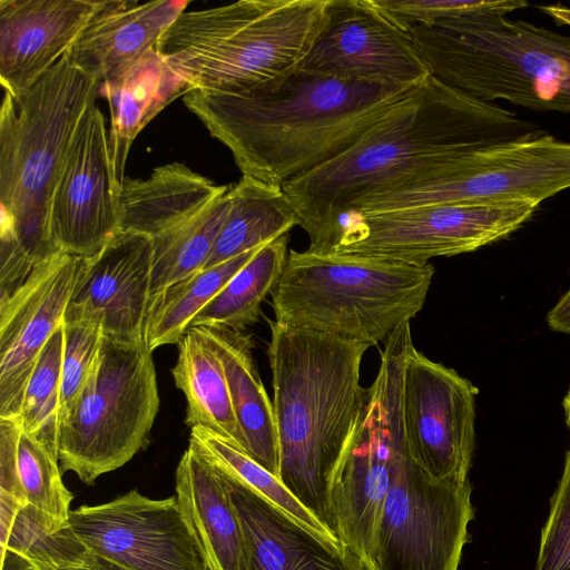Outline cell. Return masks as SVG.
Here are the masks:
<instances>
[{
    "mask_svg": "<svg viewBox=\"0 0 570 570\" xmlns=\"http://www.w3.org/2000/svg\"><path fill=\"white\" fill-rule=\"evenodd\" d=\"M219 357L245 453L276 478L279 450L273 403L253 358L254 342L245 331L196 327Z\"/></svg>",
    "mask_w": 570,
    "mask_h": 570,
    "instance_id": "cell-25",
    "label": "cell"
},
{
    "mask_svg": "<svg viewBox=\"0 0 570 570\" xmlns=\"http://www.w3.org/2000/svg\"><path fill=\"white\" fill-rule=\"evenodd\" d=\"M413 343L410 322L385 341L379 373L365 389L352 433L330 483L334 531L368 570L386 497L405 460L401 391L404 358Z\"/></svg>",
    "mask_w": 570,
    "mask_h": 570,
    "instance_id": "cell-8",
    "label": "cell"
},
{
    "mask_svg": "<svg viewBox=\"0 0 570 570\" xmlns=\"http://www.w3.org/2000/svg\"><path fill=\"white\" fill-rule=\"evenodd\" d=\"M328 0H240L184 11L156 50L193 90L240 95L298 67Z\"/></svg>",
    "mask_w": 570,
    "mask_h": 570,
    "instance_id": "cell-6",
    "label": "cell"
},
{
    "mask_svg": "<svg viewBox=\"0 0 570 570\" xmlns=\"http://www.w3.org/2000/svg\"><path fill=\"white\" fill-rule=\"evenodd\" d=\"M151 271L153 239L119 230L100 252L82 258L66 311L99 315L104 337L139 345L146 341Z\"/></svg>",
    "mask_w": 570,
    "mask_h": 570,
    "instance_id": "cell-18",
    "label": "cell"
},
{
    "mask_svg": "<svg viewBox=\"0 0 570 570\" xmlns=\"http://www.w3.org/2000/svg\"><path fill=\"white\" fill-rule=\"evenodd\" d=\"M101 83L109 104V146L119 190L126 177L128 154L138 134L171 101L193 89L165 62L156 48L147 51L118 78Z\"/></svg>",
    "mask_w": 570,
    "mask_h": 570,
    "instance_id": "cell-24",
    "label": "cell"
},
{
    "mask_svg": "<svg viewBox=\"0 0 570 570\" xmlns=\"http://www.w3.org/2000/svg\"><path fill=\"white\" fill-rule=\"evenodd\" d=\"M471 493L469 481H432L407 456L385 500L374 570H459Z\"/></svg>",
    "mask_w": 570,
    "mask_h": 570,
    "instance_id": "cell-12",
    "label": "cell"
},
{
    "mask_svg": "<svg viewBox=\"0 0 570 570\" xmlns=\"http://www.w3.org/2000/svg\"><path fill=\"white\" fill-rule=\"evenodd\" d=\"M431 75L474 99L570 112V37L475 10L406 27Z\"/></svg>",
    "mask_w": 570,
    "mask_h": 570,
    "instance_id": "cell-5",
    "label": "cell"
},
{
    "mask_svg": "<svg viewBox=\"0 0 570 570\" xmlns=\"http://www.w3.org/2000/svg\"><path fill=\"white\" fill-rule=\"evenodd\" d=\"M220 473L240 523L246 570H368L344 544L317 535Z\"/></svg>",
    "mask_w": 570,
    "mask_h": 570,
    "instance_id": "cell-20",
    "label": "cell"
},
{
    "mask_svg": "<svg viewBox=\"0 0 570 570\" xmlns=\"http://www.w3.org/2000/svg\"><path fill=\"white\" fill-rule=\"evenodd\" d=\"M434 266L291 249L271 292L275 322L375 345L423 308Z\"/></svg>",
    "mask_w": 570,
    "mask_h": 570,
    "instance_id": "cell-7",
    "label": "cell"
},
{
    "mask_svg": "<svg viewBox=\"0 0 570 570\" xmlns=\"http://www.w3.org/2000/svg\"><path fill=\"white\" fill-rule=\"evenodd\" d=\"M82 257L58 252L0 299V419H17L41 351L61 327Z\"/></svg>",
    "mask_w": 570,
    "mask_h": 570,
    "instance_id": "cell-17",
    "label": "cell"
},
{
    "mask_svg": "<svg viewBox=\"0 0 570 570\" xmlns=\"http://www.w3.org/2000/svg\"><path fill=\"white\" fill-rule=\"evenodd\" d=\"M261 247L202 269L150 296L145 326L149 348L154 352L160 346L177 344L195 316Z\"/></svg>",
    "mask_w": 570,
    "mask_h": 570,
    "instance_id": "cell-30",
    "label": "cell"
},
{
    "mask_svg": "<svg viewBox=\"0 0 570 570\" xmlns=\"http://www.w3.org/2000/svg\"><path fill=\"white\" fill-rule=\"evenodd\" d=\"M176 499L213 570H246L242 528L223 475L190 444L176 470Z\"/></svg>",
    "mask_w": 570,
    "mask_h": 570,
    "instance_id": "cell-23",
    "label": "cell"
},
{
    "mask_svg": "<svg viewBox=\"0 0 570 570\" xmlns=\"http://www.w3.org/2000/svg\"><path fill=\"white\" fill-rule=\"evenodd\" d=\"M415 87L341 79L298 66L240 95L190 90L183 101L230 150L243 176L283 187L348 149Z\"/></svg>",
    "mask_w": 570,
    "mask_h": 570,
    "instance_id": "cell-2",
    "label": "cell"
},
{
    "mask_svg": "<svg viewBox=\"0 0 570 570\" xmlns=\"http://www.w3.org/2000/svg\"><path fill=\"white\" fill-rule=\"evenodd\" d=\"M116 185L105 117L94 102L68 149L49 208L59 252L89 258L119 230Z\"/></svg>",
    "mask_w": 570,
    "mask_h": 570,
    "instance_id": "cell-16",
    "label": "cell"
},
{
    "mask_svg": "<svg viewBox=\"0 0 570 570\" xmlns=\"http://www.w3.org/2000/svg\"><path fill=\"white\" fill-rule=\"evenodd\" d=\"M539 130L431 75L348 149L282 188L309 237L308 249L328 252L342 234V218L363 196L461 154Z\"/></svg>",
    "mask_w": 570,
    "mask_h": 570,
    "instance_id": "cell-1",
    "label": "cell"
},
{
    "mask_svg": "<svg viewBox=\"0 0 570 570\" xmlns=\"http://www.w3.org/2000/svg\"><path fill=\"white\" fill-rule=\"evenodd\" d=\"M529 202L430 204L355 215L328 252L425 265L509 237L537 213Z\"/></svg>",
    "mask_w": 570,
    "mask_h": 570,
    "instance_id": "cell-11",
    "label": "cell"
},
{
    "mask_svg": "<svg viewBox=\"0 0 570 570\" xmlns=\"http://www.w3.org/2000/svg\"><path fill=\"white\" fill-rule=\"evenodd\" d=\"M478 393L453 368L431 361L413 343L407 347L401 391L405 445L432 481H469Z\"/></svg>",
    "mask_w": 570,
    "mask_h": 570,
    "instance_id": "cell-13",
    "label": "cell"
},
{
    "mask_svg": "<svg viewBox=\"0 0 570 570\" xmlns=\"http://www.w3.org/2000/svg\"><path fill=\"white\" fill-rule=\"evenodd\" d=\"M26 505L17 498L0 491V543L3 548L14 523L18 512Z\"/></svg>",
    "mask_w": 570,
    "mask_h": 570,
    "instance_id": "cell-39",
    "label": "cell"
},
{
    "mask_svg": "<svg viewBox=\"0 0 570 570\" xmlns=\"http://www.w3.org/2000/svg\"><path fill=\"white\" fill-rule=\"evenodd\" d=\"M69 524L94 553L128 570H213L177 499L131 490L69 513Z\"/></svg>",
    "mask_w": 570,
    "mask_h": 570,
    "instance_id": "cell-14",
    "label": "cell"
},
{
    "mask_svg": "<svg viewBox=\"0 0 570 570\" xmlns=\"http://www.w3.org/2000/svg\"><path fill=\"white\" fill-rule=\"evenodd\" d=\"M301 68L341 79L410 88L431 76L410 32L375 0H328Z\"/></svg>",
    "mask_w": 570,
    "mask_h": 570,
    "instance_id": "cell-15",
    "label": "cell"
},
{
    "mask_svg": "<svg viewBox=\"0 0 570 570\" xmlns=\"http://www.w3.org/2000/svg\"><path fill=\"white\" fill-rule=\"evenodd\" d=\"M228 193L229 210L203 269L261 247L297 225L282 187L242 176Z\"/></svg>",
    "mask_w": 570,
    "mask_h": 570,
    "instance_id": "cell-27",
    "label": "cell"
},
{
    "mask_svg": "<svg viewBox=\"0 0 570 570\" xmlns=\"http://www.w3.org/2000/svg\"><path fill=\"white\" fill-rule=\"evenodd\" d=\"M228 191L197 216L151 238V296L204 268L229 210Z\"/></svg>",
    "mask_w": 570,
    "mask_h": 570,
    "instance_id": "cell-31",
    "label": "cell"
},
{
    "mask_svg": "<svg viewBox=\"0 0 570 570\" xmlns=\"http://www.w3.org/2000/svg\"><path fill=\"white\" fill-rule=\"evenodd\" d=\"M62 328L50 337L28 380L18 415L22 430L58 455L61 413Z\"/></svg>",
    "mask_w": 570,
    "mask_h": 570,
    "instance_id": "cell-33",
    "label": "cell"
},
{
    "mask_svg": "<svg viewBox=\"0 0 570 570\" xmlns=\"http://www.w3.org/2000/svg\"><path fill=\"white\" fill-rule=\"evenodd\" d=\"M547 323L554 332L570 334V288L561 295L549 311Z\"/></svg>",
    "mask_w": 570,
    "mask_h": 570,
    "instance_id": "cell-40",
    "label": "cell"
},
{
    "mask_svg": "<svg viewBox=\"0 0 570 570\" xmlns=\"http://www.w3.org/2000/svg\"><path fill=\"white\" fill-rule=\"evenodd\" d=\"M570 188V141L539 130L461 154L426 173L372 191L355 215L430 204L543 200Z\"/></svg>",
    "mask_w": 570,
    "mask_h": 570,
    "instance_id": "cell-10",
    "label": "cell"
},
{
    "mask_svg": "<svg viewBox=\"0 0 570 570\" xmlns=\"http://www.w3.org/2000/svg\"><path fill=\"white\" fill-rule=\"evenodd\" d=\"M399 26L406 27L475 10H495L509 14L527 8L524 0H375Z\"/></svg>",
    "mask_w": 570,
    "mask_h": 570,
    "instance_id": "cell-37",
    "label": "cell"
},
{
    "mask_svg": "<svg viewBox=\"0 0 570 570\" xmlns=\"http://www.w3.org/2000/svg\"><path fill=\"white\" fill-rule=\"evenodd\" d=\"M189 444L218 470L248 487L303 527L328 541L341 543L278 478L219 434L203 426H195L190 429Z\"/></svg>",
    "mask_w": 570,
    "mask_h": 570,
    "instance_id": "cell-32",
    "label": "cell"
},
{
    "mask_svg": "<svg viewBox=\"0 0 570 570\" xmlns=\"http://www.w3.org/2000/svg\"><path fill=\"white\" fill-rule=\"evenodd\" d=\"M101 81L65 55L0 108V293L9 295L58 253L49 233L51 197L76 130Z\"/></svg>",
    "mask_w": 570,
    "mask_h": 570,
    "instance_id": "cell-4",
    "label": "cell"
},
{
    "mask_svg": "<svg viewBox=\"0 0 570 570\" xmlns=\"http://www.w3.org/2000/svg\"><path fill=\"white\" fill-rule=\"evenodd\" d=\"M90 556L68 520L26 504L1 548V570H68L86 564Z\"/></svg>",
    "mask_w": 570,
    "mask_h": 570,
    "instance_id": "cell-29",
    "label": "cell"
},
{
    "mask_svg": "<svg viewBox=\"0 0 570 570\" xmlns=\"http://www.w3.org/2000/svg\"><path fill=\"white\" fill-rule=\"evenodd\" d=\"M177 345L171 374L187 402L185 423L190 429L212 430L245 452L219 357L196 327H190Z\"/></svg>",
    "mask_w": 570,
    "mask_h": 570,
    "instance_id": "cell-26",
    "label": "cell"
},
{
    "mask_svg": "<svg viewBox=\"0 0 570 570\" xmlns=\"http://www.w3.org/2000/svg\"><path fill=\"white\" fill-rule=\"evenodd\" d=\"M228 189L177 161L156 167L146 179L126 176L117 196L119 230L157 237L200 214Z\"/></svg>",
    "mask_w": 570,
    "mask_h": 570,
    "instance_id": "cell-22",
    "label": "cell"
},
{
    "mask_svg": "<svg viewBox=\"0 0 570 570\" xmlns=\"http://www.w3.org/2000/svg\"><path fill=\"white\" fill-rule=\"evenodd\" d=\"M562 406L564 411L566 425L570 432V386L563 397Z\"/></svg>",
    "mask_w": 570,
    "mask_h": 570,
    "instance_id": "cell-43",
    "label": "cell"
},
{
    "mask_svg": "<svg viewBox=\"0 0 570 570\" xmlns=\"http://www.w3.org/2000/svg\"><path fill=\"white\" fill-rule=\"evenodd\" d=\"M159 402L146 341L121 345L104 337L97 364L61 422V471L91 485L126 464L149 444Z\"/></svg>",
    "mask_w": 570,
    "mask_h": 570,
    "instance_id": "cell-9",
    "label": "cell"
},
{
    "mask_svg": "<svg viewBox=\"0 0 570 570\" xmlns=\"http://www.w3.org/2000/svg\"><path fill=\"white\" fill-rule=\"evenodd\" d=\"M538 8L551 17V19L559 26L570 27V8L562 4H547L538 6Z\"/></svg>",
    "mask_w": 570,
    "mask_h": 570,
    "instance_id": "cell-41",
    "label": "cell"
},
{
    "mask_svg": "<svg viewBox=\"0 0 570 570\" xmlns=\"http://www.w3.org/2000/svg\"><path fill=\"white\" fill-rule=\"evenodd\" d=\"M534 570H570V449L542 528Z\"/></svg>",
    "mask_w": 570,
    "mask_h": 570,
    "instance_id": "cell-36",
    "label": "cell"
},
{
    "mask_svg": "<svg viewBox=\"0 0 570 570\" xmlns=\"http://www.w3.org/2000/svg\"><path fill=\"white\" fill-rule=\"evenodd\" d=\"M61 472L58 455L21 428L18 473L27 503L67 521L72 494L65 487Z\"/></svg>",
    "mask_w": 570,
    "mask_h": 570,
    "instance_id": "cell-34",
    "label": "cell"
},
{
    "mask_svg": "<svg viewBox=\"0 0 570 570\" xmlns=\"http://www.w3.org/2000/svg\"><path fill=\"white\" fill-rule=\"evenodd\" d=\"M188 0L99 1L66 53L83 72L111 81L156 48L163 32L183 13Z\"/></svg>",
    "mask_w": 570,
    "mask_h": 570,
    "instance_id": "cell-21",
    "label": "cell"
},
{
    "mask_svg": "<svg viewBox=\"0 0 570 570\" xmlns=\"http://www.w3.org/2000/svg\"><path fill=\"white\" fill-rule=\"evenodd\" d=\"M63 350L61 362V413L69 412L92 370L104 340L99 315L65 312L61 324Z\"/></svg>",
    "mask_w": 570,
    "mask_h": 570,
    "instance_id": "cell-35",
    "label": "cell"
},
{
    "mask_svg": "<svg viewBox=\"0 0 570 570\" xmlns=\"http://www.w3.org/2000/svg\"><path fill=\"white\" fill-rule=\"evenodd\" d=\"M20 433L21 425L18 419H0V491L28 504L18 473Z\"/></svg>",
    "mask_w": 570,
    "mask_h": 570,
    "instance_id": "cell-38",
    "label": "cell"
},
{
    "mask_svg": "<svg viewBox=\"0 0 570 570\" xmlns=\"http://www.w3.org/2000/svg\"><path fill=\"white\" fill-rule=\"evenodd\" d=\"M68 570H128L117 563H114L107 559H104L97 554H94L91 552V556L86 564L78 567V568H71Z\"/></svg>",
    "mask_w": 570,
    "mask_h": 570,
    "instance_id": "cell-42",
    "label": "cell"
},
{
    "mask_svg": "<svg viewBox=\"0 0 570 570\" xmlns=\"http://www.w3.org/2000/svg\"><path fill=\"white\" fill-rule=\"evenodd\" d=\"M269 327L278 479L336 537L330 483L363 403L370 345L275 321Z\"/></svg>",
    "mask_w": 570,
    "mask_h": 570,
    "instance_id": "cell-3",
    "label": "cell"
},
{
    "mask_svg": "<svg viewBox=\"0 0 570 570\" xmlns=\"http://www.w3.org/2000/svg\"><path fill=\"white\" fill-rule=\"evenodd\" d=\"M287 244L288 235L284 234L263 245L195 316L190 327L245 331L257 322L263 301L285 267Z\"/></svg>",
    "mask_w": 570,
    "mask_h": 570,
    "instance_id": "cell-28",
    "label": "cell"
},
{
    "mask_svg": "<svg viewBox=\"0 0 570 570\" xmlns=\"http://www.w3.org/2000/svg\"><path fill=\"white\" fill-rule=\"evenodd\" d=\"M95 0H0V81L19 97L68 52Z\"/></svg>",
    "mask_w": 570,
    "mask_h": 570,
    "instance_id": "cell-19",
    "label": "cell"
}]
</instances>
